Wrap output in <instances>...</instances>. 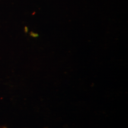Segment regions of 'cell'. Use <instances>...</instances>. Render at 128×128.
Returning a JSON list of instances; mask_svg holds the SVG:
<instances>
[]
</instances>
